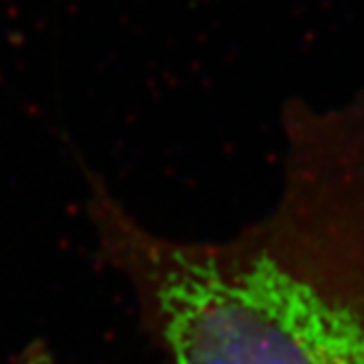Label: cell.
<instances>
[{"instance_id": "1", "label": "cell", "mask_w": 364, "mask_h": 364, "mask_svg": "<svg viewBox=\"0 0 364 364\" xmlns=\"http://www.w3.org/2000/svg\"><path fill=\"white\" fill-rule=\"evenodd\" d=\"M281 127L279 198L228 240L151 230L88 178L99 255L176 364H364V88Z\"/></svg>"}]
</instances>
